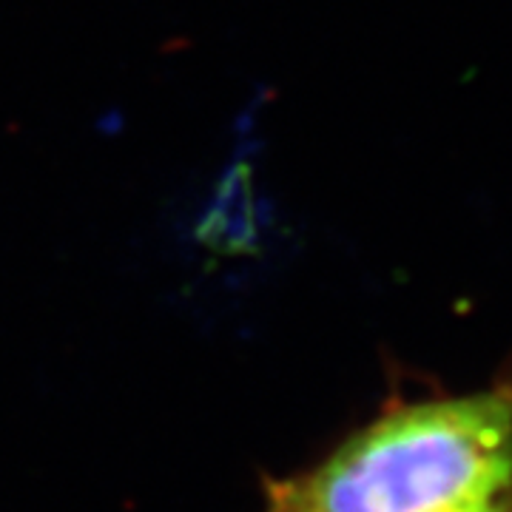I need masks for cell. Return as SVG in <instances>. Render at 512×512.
I'll use <instances>...</instances> for the list:
<instances>
[{
  "instance_id": "1",
  "label": "cell",
  "mask_w": 512,
  "mask_h": 512,
  "mask_svg": "<svg viewBox=\"0 0 512 512\" xmlns=\"http://www.w3.org/2000/svg\"><path fill=\"white\" fill-rule=\"evenodd\" d=\"M512 495V387L407 404L302 476L265 512H490Z\"/></svg>"
},
{
  "instance_id": "3",
  "label": "cell",
  "mask_w": 512,
  "mask_h": 512,
  "mask_svg": "<svg viewBox=\"0 0 512 512\" xmlns=\"http://www.w3.org/2000/svg\"><path fill=\"white\" fill-rule=\"evenodd\" d=\"M490 512H512V495H510V498H504V501H501L498 507H493Z\"/></svg>"
},
{
  "instance_id": "2",
  "label": "cell",
  "mask_w": 512,
  "mask_h": 512,
  "mask_svg": "<svg viewBox=\"0 0 512 512\" xmlns=\"http://www.w3.org/2000/svg\"><path fill=\"white\" fill-rule=\"evenodd\" d=\"M259 217L262 211L254 191V165L237 157L231 168H225L211 200L205 202L197 222V239L222 254L248 251L259 234Z\"/></svg>"
}]
</instances>
